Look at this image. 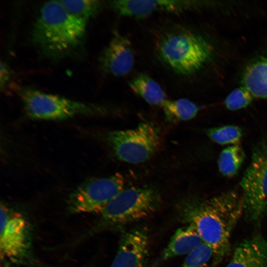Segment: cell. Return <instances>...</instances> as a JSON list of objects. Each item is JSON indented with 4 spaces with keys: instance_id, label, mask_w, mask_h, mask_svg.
<instances>
[{
    "instance_id": "cell-19",
    "label": "cell",
    "mask_w": 267,
    "mask_h": 267,
    "mask_svg": "<svg viewBox=\"0 0 267 267\" xmlns=\"http://www.w3.org/2000/svg\"><path fill=\"white\" fill-rule=\"evenodd\" d=\"M59 1L70 14L87 22L98 15L104 5L103 1L96 0Z\"/></svg>"
},
{
    "instance_id": "cell-14",
    "label": "cell",
    "mask_w": 267,
    "mask_h": 267,
    "mask_svg": "<svg viewBox=\"0 0 267 267\" xmlns=\"http://www.w3.org/2000/svg\"><path fill=\"white\" fill-rule=\"evenodd\" d=\"M203 243L195 227L190 224L178 228L166 247L155 261L154 266L181 255L188 254Z\"/></svg>"
},
{
    "instance_id": "cell-20",
    "label": "cell",
    "mask_w": 267,
    "mask_h": 267,
    "mask_svg": "<svg viewBox=\"0 0 267 267\" xmlns=\"http://www.w3.org/2000/svg\"><path fill=\"white\" fill-rule=\"evenodd\" d=\"M206 134L213 142L229 145L238 144L243 135L240 127L230 125L208 128Z\"/></svg>"
},
{
    "instance_id": "cell-8",
    "label": "cell",
    "mask_w": 267,
    "mask_h": 267,
    "mask_svg": "<svg viewBox=\"0 0 267 267\" xmlns=\"http://www.w3.org/2000/svg\"><path fill=\"white\" fill-rule=\"evenodd\" d=\"M160 137L158 126L145 122L133 129L111 131L107 140L119 160L136 164L152 157L159 146Z\"/></svg>"
},
{
    "instance_id": "cell-16",
    "label": "cell",
    "mask_w": 267,
    "mask_h": 267,
    "mask_svg": "<svg viewBox=\"0 0 267 267\" xmlns=\"http://www.w3.org/2000/svg\"><path fill=\"white\" fill-rule=\"evenodd\" d=\"M129 85L135 93L150 105L161 106L167 99L161 86L146 73L138 74L130 80Z\"/></svg>"
},
{
    "instance_id": "cell-6",
    "label": "cell",
    "mask_w": 267,
    "mask_h": 267,
    "mask_svg": "<svg viewBox=\"0 0 267 267\" xmlns=\"http://www.w3.org/2000/svg\"><path fill=\"white\" fill-rule=\"evenodd\" d=\"M17 93L30 118L63 120L77 115H99L110 111L103 106L77 101L28 87H18Z\"/></svg>"
},
{
    "instance_id": "cell-3",
    "label": "cell",
    "mask_w": 267,
    "mask_h": 267,
    "mask_svg": "<svg viewBox=\"0 0 267 267\" xmlns=\"http://www.w3.org/2000/svg\"><path fill=\"white\" fill-rule=\"evenodd\" d=\"M155 51L169 70L182 77L194 75L209 61L213 48L204 37L181 25L164 29L157 37Z\"/></svg>"
},
{
    "instance_id": "cell-22",
    "label": "cell",
    "mask_w": 267,
    "mask_h": 267,
    "mask_svg": "<svg viewBox=\"0 0 267 267\" xmlns=\"http://www.w3.org/2000/svg\"><path fill=\"white\" fill-rule=\"evenodd\" d=\"M253 97L245 88L241 87L233 90L224 99L223 104L229 110H239L249 106Z\"/></svg>"
},
{
    "instance_id": "cell-11",
    "label": "cell",
    "mask_w": 267,
    "mask_h": 267,
    "mask_svg": "<svg viewBox=\"0 0 267 267\" xmlns=\"http://www.w3.org/2000/svg\"><path fill=\"white\" fill-rule=\"evenodd\" d=\"M200 4L197 1L183 0H118L109 3L110 8L118 15L137 19L159 12L182 13Z\"/></svg>"
},
{
    "instance_id": "cell-18",
    "label": "cell",
    "mask_w": 267,
    "mask_h": 267,
    "mask_svg": "<svg viewBox=\"0 0 267 267\" xmlns=\"http://www.w3.org/2000/svg\"><path fill=\"white\" fill-rule=\"evenodd\" d=\"M245 158V153L239 144L228 146L221 152L218 165L220 172L224 177L231 178L239 171Z\"/></svg>"
},
{
    "instance_id": "cell-4",
    "label": "cell",
    "mask_w": 267,
    "mask_h": 267,
    "mask_svg": "<svg viewBox=\"0 0 267 267\" xmlns=\"http://www.w3.org/2000/svg\"><path fill=\"white\" fill-rule=\"evenodd\" d=\"M161 202L160 193L154 186L124 188L102 209L98 219L84 237L146 218L158 209Z\"/></svg>"
},
{
    "instance_id": "cell-7",
    "label": "cell",
    "mask_w": 267,
    "mask_h": 267,
    "mask_svg": "<svg viewBox=\"0 0 267 267\" xmlns=\"http://www.w3.org/2000/svg\"><path fill=\"white\" fill-rule=\"evenodd\" d=\"M246 220L257 223L267 212V138L257 143L240 182Z\"/></svg>"
},
{
    "instance_id": "cell-15",
    "label": "cell",
    "mask_w": 267,
    "mask_h": 267,
    "mask_svg": "<svg viewBox=\"0 0 267 267\" xmlns=\"http://www.w3.org/2000/svg\"><path fill=\"white\" fill-rule=\"evenodd\" d=\"M242 83L253 96L267 98V56L258 58L246 67Z\"/></svg>"
},
{
    "instance_id": "cell-12",
    "label": "cell",
    "mask_w": 267,
    "mask_h": 267,
    "mask_svg": "<svg viewBox=\"0 0 267 267\" xmlns=\"http://www.w3.org/2000/svg\"><path fill=\"white\" fill-rule=\"evenodd\" d=\"M101 71L116 77H123L131 72L135 64V54L130 40L114 31L108 44L99 58Z\"/></svg>"
},
{
    "instance_id": "cell-13",
    "label": "cell",
    "mask_w": 267,
    "mask_h": 267,
    "mask_svg": "<svg viewBox=\"0 0 267 267\" xmlns=\"http://www.w3.org/2000/svg\"><path fill=\"white\" fill-rule=\"evenodd\" d=\"M225 267H267V240L260 233L244 239Z\"/></svg>"
},
{
    "instance_id": "cell-2",
    "label": "cell",
    "mask_w": 267,
    "mask_h": 267,
    "mask_svg": "<svg viewBox=\"0 0 267 267\" xmlns=\"http://www.w3.org/2000/svg\"><path fill=\"white\" fill-rule=\"evenodd\" d=\"M87 22L70 14L59 0L46 1L33 24L32 43L47 58L71 56L83 45Z\"/></svg>"
},
{
    "instance_id": "cell-5",
    "label": "cell",
    "mask_w": 267,
    "mask_h": 267,
    "mask_svg": "<svg viewBox=\"0 0 267 267\" xmlns=\"http://www.w3.org/2000/svg\"><path fill=\"white\" fill-rule=\"evenodd\" d=\"M0 255L4 267H40L33 252L30 222L22 213L2 202Z\"/></svg>"
},
{
    "instance_id": "cell-23",
    "label": "cell",
    "mask_w": 267,
    "mask_h": 267,
    "mask_svg": "<svg viewBox=\"0 0 267 267\" xmlns=\"http://www.w3.org/2000/svg\"><path fill=\"white\" fill-rule=\"evenodd\" d=\"M12 77V71L6 64L2 61L0 62V87L1 90H4L7 88Z\"/></svg>"
},
{
    "instance_id": "cell-9",
    "label": "cell",
    "mask_w": 267,
    "mask_h": 267,
    "mask_svg": "<svg viewBox=\"0 0 267 267\" xmlns=\"http://www.w3.org/2000/svg\"><path fill=\"white\" fill-rule=\"evenodd\" d=\"M125 179L120 174L87 179L69 195L67 209L71 214L100 213L119 191Z\"/></svg>"
},
{
    "instance_id": "cell-10",
    "label": "cell",
    "mask_w": 267,
    "mask_h": 267,
    "mask_svg": "<svg viewBox=\"0 0 267 267\" xmlns=\"http://www.w3.org/2000/svg\"><path fill=\"white\" fill-rule=\"evenodd\" d=\"M148 229L137 226L123 233L110 267H145L149 257Z\"/></svg>"
},
{
    "instance_id": "cell-1",
    "label": "cell",
    "mask_w": 267,
    "mask_h": 267,
    "mask_svg": "<svg viewBox=\"0 0 267 267\" xmlns=\"http://www.w3.org/2000/svg\"><path fill=\"white\" fill-rule=\"evenodd\" d=\"M176 209L179 220L193 226L212 248L216 266L228 253L232 231L244 215L242 194L230 190L209 198L188 196L178 201Z\"/></svg>"
},
{
    "instance_id": "cell-17",
    "label": "cell",
    "mask_w": 267,
    "mask_h": 267,
    "mask_svg": "<svg viewBox=\"0 0 267 267\" xmlns=\"http://www.w3.org/2000/svg\"><path fill=\"white\" fill-rule=\"evenodd\" d=\"M161 106L166 120L170 122L191 120L201 109L200 106L186 98L166 99Z\"/></svg>"
},
{
    "instance_id": "cell-21",
    "label": "cell",
    "mask_w": 267,
    "mask_h": 267,
    "mask_svg": "<svg viewBox=\"0 0 267 267\" xmlns=\"http://www.w3.org/2000/svg\"><path fill=\"white\" fill-rule=\"evenodd\" d=\"M214 256L212 248L202 243L187 254L181 267H203Z\"/></svg>"
}]
</instances>
